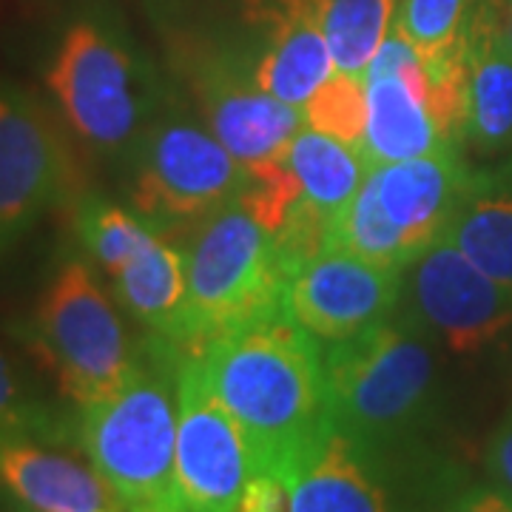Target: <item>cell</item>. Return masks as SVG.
<instances>
[{
	"mask_svg": "<svg viewBox=\"0 0 512 512\" xmlns=\"http://www.w3.org/2000/svg\"><path fill=\"white\" fill-rule=\"evenodd\" d=\"M191 356L254 444L259 470H285L330 430L319 339L285 313L228 330Z\"/></svg>",
	"mask_w": 512,
	"mask_h": 512,
	"instance_id": "cell-1",
	"label": "cell"
},
{
	"mask_svg": "<svg viewBox=\"0 0 512 512\" xmlns=\"http://www.w3.org/2000/svg\"><path fill=\"white\" fill-rule=\"evenodd\" d=\"M183 350L148 336L126 382L77 407L74 436L123 512H183L177 493V370Z\"/></svg>",
	"mask_w": 512,
	"mask_h": 512,
	"instance_id": "cell-2",
	"label": "cell"
},
{
	"mask_svg": "<svg viewBox=\"0 0 512 512\" xmlns=\"http://www.w3.org/2000/svg\"><path fill=\"white\" fill-rule=\"evenodd\" d=\"M330 427L382 456L419 453L436 413V356L413 322H382L322 350Z\"/></svg>",
	"mask_w": 512,
	"mask_h": 512,
	"instance_id": "cell-3",
	"label": "cell"
},
{
	"mask_svg": "<svg viewBox=\"0 0 512 512\" xmlns=\"http://www.w3.org/2000/svg\"><path fill=\"white\" fill-rule=\"evenodd\" d=\"M183 256L185 302L174 348L197 353L228 330L282 313L288 276L274 234L239 200L197 222Z\"/></svg>",
	"mask_w": 512,
	"mask_h": 512,
	"instance_id": "cell-4",
	"label": "cell"
},
{
	"mask_svg": "<svg viewBox=\"0 0 512 512\" xmlns=\"http://www.w3.org/2000/svg\"><path fill=\"white\" fill-rule=\"evenodd\" d=\"M46 86L74 137L103 157L131 154L163 103L151 69L97 18L66 26L46 66Z\"/></svg>",
	"mask_w": 512,
	"mask_h": 512,
	"instance_id": "cell-5",
	"label": "cell"
},
{
	"mask_svg": "<svg viewBox=\"0 0 512 512\" xmlns=\"http://www.w3.org/2000/svg\"><path fill=\"white\" fill-rule=\"evenodd\" d=\"M476 180L458 148L373 165L336 220V245L384 268L407 271L447 234Z\"/></svg>",
	"mask_w": 512,
	"mask_h": 512,
	"instance_id": "cell-6",
	"label": "cell"
},
{
	"mask_svg": "<svg viewBox=\"0 0 512 512\" xmlns=\"http://www.w3.org/2000/svg\"><path fill=\"white\" fill-rule=\"evenodd\" d=\"M26 342L77 407L114 393L143 356L92 265L77 256L63 259L40 293Z\"/></svg>",
	"mask_w": 512,
	"mask_h": 512,
	"instance_id": "cell-7",
	"label": "cell"
},
{
	"mask_svg": "<svg viewBox=\"0 0 512 512\" xmlns=\"http://www.w3.org/2000/svg\"><path fill=\"white\" fill-rule=\"evenodd\" d=\"M128 157L131 205L160 231L197 225L248 185L245 165L183 111L157 114Z\"/></svg>",
	"mask_w": 512,
	"mask_h": 512,
	"instance_id": "cell-8",
	"label": "cell"
},
{
	"mask_svg": "<svg viewBox=\"0 0 512 512\" xmlns=\"http://www.w3.org/2000/svg\"><path fill=\"white\" fill-rule=\"evenodd\" d=\"M72 191V154L49 109L0 77V256Z\"/></svg>",
	"mask_w": 512,
	"mask_h": 512,
	"instance_id": "cell-9",
	"label": "cell"
},
{
	"mask_svg": "<svg viewBox=\"0 0 512 512\" xmlns=\"http://www.w3.org/2000/svg\"><path fill=\"white\" fill-rule=\"evenodd\" d=\"M419 453L382 456L330 427L285 470L288 512H424L430 490Z\"/></svg>",
	"mask_w": 512,
	"mask_h": 512,
	"instance_id": "cell-10",
	"label": "cell"
},
{
	"mask_svg": "<svg viewBox=\"0 0 512 512\" xmlns=\"http://www.w3.org/2000/svg\"><path fill=\"white\" fill-rule=\"evenodd\" d=\"M254 444L214 396L200 362L183 353L177 370V493L183 512H234L256 476Z\"/></svg>",
	"mask_w": 512,
	"mask_h": 512,
	"instance_id": "cell-11",
	"label": "cell"
},
{
	"mask_svg": "<svg viewBox=\"0 0 512 512\" xmlns=\"http://www.w3.org/2000/svg\"><path fill=\"white\" fill-rule=\"evenodd\" d=\"M407 322L456 353H476L512 325V293L447 237L424 248L404 271Z\"/></svg>",
	"mask_w": 512,
	"mask_h": 512,
	"instance_id": "cell-12",
	"label": "cell"
},
{
	"mask_svg": "<svg viewBox=\"0 0 512 512\" xmlns=\"http://www.w3.org/2000/svg\"><path fill=\"white\" fill-rule=\"evenodd\" d=\"M188 86L205 126L228 148L245 171L279 157L299 128L305 109L268 94L254 74V60L225 49H205L188 60Z\"/></svg>",
	"mask_w": 512,
	"mask_h": 512,
	"instance_id": "cell-13",
	"label": "cell"
},
{
	"mask_svg": "<svg viewBox=\"0 0 512 512\" xmlns=\"http://www.w3.org/2000/svg\"><path fill=\"white\" fill-rule=\"evenodd\" d=\"M362 80L367 97L362 151L370 165L402 163L461 148L447 137L436 117L424 57L396 26L382 40Z\"/></svg>",
	"mask_w": 512,
	"mask_h": 512,
	"instance_id": "cell-14",
	"label": "cell"
},
{
	"mask_svg": "<svg viewBox=\"0 0 512 512\" xmlns=\"http://www.w3.org/2000/svg\"><path fill=\"white\" fill-rule=\"evenodd\" d=\"M404 271L367 262L333 245L285 285L282 313L319 342H342L382 325L402 302Z\"/></svg>",
	"mask_w": 512,
	"mask_h": 512,
	"instance_id": "cell-15",
	"label": "cell"
},
{
	"mask_svg": "<svg viewBox=\"0 0 512 512\" xmlns=\"http://www.w3.org/2000/svg\"><path fill=\"white\" fill-rule=\"evenodd\" d=\"M245 20L259 32L256 83L268 94L305 109L333 77V57L316 0H248Z\"/></svg>",
	"mask_w": 512,
	"mask_h": 512,
	"instance_id": "cell-16",
	"label": "cell"
},
{
	"mask_svg": "<svg viewBox=\"0 0 512 512\" xmlns=\"http://www.w3.org/2000/svg\"><path fill=\"white\" fill-rule=\"evenodd\" d=\"M37 439H0V484L35 512H123L94 467Z\"/></svg>",
	"mask_w": 512,
	"mask_h": 512,
	"instance_id": "cell-17",
	"label": "cell"
},
{
	"mask_svg": "<svg viewBox=\"0 0 512 512\" xmlns=\"http://www.w3.org/2000/svg\"><path fill=\"white\" fill-rule=\"evenodd\" d=\"M464 143L478 151L512 146V49L495 0H478L467 23V117Z\"/></svg>",
	"mask_w": 512,
	"mask_h": 512,
	"instance_id": "cell-18",
	"label": "cell"
},
{
	"mask_svg": "<svg viewBox=\"0 0 512 512\" xmlns=\"http://www.w3.org/2000/svg\"><path fill=\"white\" fill-rule=\"evenodd\" d=\"M470 262L512 293V174L476 171L447 234Z\"/></svg>",
	"mask_w": 512,
	"mask_h": 512,
	"instance_id": "cell-19",
	"label": "cell"
},
{
	"mask_svg": "<svg viewBox=\"0 0 512 512\" xmlns=\"http://www.w3.org/2000/svg\"><path fill=\"white\" fill-rule=\"evenodd\" d=\"M117 302L151 336L174 342L185 302V256L160 234L111 276Z\"/></svg>",
	"mask_w": 512,
	"mask_h": 512,
	"instance_id": "cell-20",
	"label": "cell"
},
{
	"mask_svg": "<svg viewBox=\"0 0 512 512\" xmlns=\"http://www.w3.org/2000/svg\"><path fill=\"white\" fill-rule=\"evenodd\" d=\"M282 163L299 185V202H308L330 217H339L348 208L373 168L362 148L311 126L296 131L282 151Z\"/></svg>",
	"mask_w": 512,
	"mask_h": 512,
	"instance_id": "cell-21",
	"label": "cell"
},
{
	"mask_svg": "<svg viewBox=\"0 0 512 512\" xmlns=\"http://www.w3.org/2000/svg\"><path fill=\"white\" fill-rule=\"evenodd\" d=\"M402 0H316L333 69L362 77L382 40L390 35Z\"/></svg>",
	"mask_w": 512,
	"mask_h": 512,
	"instance_id": "cell-22",
	"label": "cell"
},
{
	"mask_svg": "<svg viewBox=\"0 0 512 512\" xmlns=\"http://www.w3.org/2000/svg\"><path fill=\"white\" fill-rule=\"evenodd\" d=\"M74 234L89 259L111 279L163 231L134 208L128 211L106 197L89 194L74 205Z\"/></svg>",
	"mask_w": 512,
	"mask_h": 512,
	"instance_id": "cell-23",
	"label": "cell"
},
{
	"mask_svg": "<svg viewBox=\"0 0 512 512\" xmlns=\"http://www.w3.org/2000/svg\"><path fill=\"white\" fill-rule=\"evenodd\" d=\"M0 439H37L49 444L77 441L74 421L40 402L20 382L18 370L0 353Z\"/></svg>",
	"mask_w": 512,
	"mask_h": 512,
	"instance_id": "cell-24",
	"label": "cell"
},
{
	"mask_svg": "<svg viewBox=\"0 0 512 512\" xmlns=\"http://www.w3.org/2000/svg\"><path fill=\"white\" fill-rule=\"evenodd\" d=\"M476 6L478 0H402L393 26L421 57H439L464 43Z\"/></svg>",
	"mask_w": 512,
	"mask_h": 512,
	"instance_id": "cell-25",
	"label": "cell"
},
{
	"mask_svg": "<svg viewBox=\"0 0 512 512\" xmlns=\"http://www.w3.org/2000/svg\"><path fill=\"white\" fill-rule=\"evenodd\" d=\"M305 123L336 140L362 148L367 123L365 80L333 72L328 83L305 103Z\"/></svg>",
	"mask_w": 512,
	"mask_h": 512,
	"instance_id": "cell-26",
	"label": "cell"
},
{
	"mask_svg": "<svg viewBox=\"0 0 512 512\" xmlns=\"http://www.w3.org/2000/svg\"><path fill=\"white\" fill-rule=\"evenodd\" d=\"M234 512H288V481L279 470H256Z\"/></svg>",
	"mask_w": 512,
	"mask_h": 512,
	"instance_id": "cell-27",
	"label": "cell"
},
{
	"mask_svg": "<svg viewBox=\"0 0 512 512\" xmlns=\"http://www.w3.org/2000/svg\"><path fill=\"white\" fill-rule=\"evenodd\" d=\"M424 512H512V498L498 487H473L444 495Z\"/></svg>",
	"mask_w": 512,
	"mask_h": 512,
	"instance_id": "cell-28",
	"label": "cell"
},
{
	"mask_svg": "<svg viewBox=\"0 0 512 512\" xmlns=\"http://www.w3.org/2000/svg\"><path fill=\"white\" fill-rule=\"evenodd\" d=\"M484 470L493 481V487L512 498V416L501 421V427L487 441Z\"/></svg>",
	"mask_w": 512,
	"mask_h": 512,
	"instance_id": "cell-29",
	"label": "cell"
},
{
	"mask_svg": "<svg viewBox=\"0 0 512 512\" xmlns=\"http://www.w3.org/2000/svg\"><path fill=\"white\" fill-rule=\"evenodd\" d=\"M495 9H498V20L504 29V40L512 49V0H495Z\"/></svg>",
	"mask_w": 512,
	"mask_h": 512,
	"instance_id": "cell-30",
	"label": "cell"
},
{
	"mask_svg": "<svg viewBox=\"0 0 512 512\" xmlns=\"http://www.w3.org/2000/svg\"><path fill=\"white\" fill-rule=\"evenodd\" d=\"M0 512H35L32 507H26V504H20V501H12L9 507H3Z\"/></svg>",
	"mask_w": 512,
	"mask_h": 512,
	"instance_id": "cell-31",
	"label": "cell"
}]
</instances>
